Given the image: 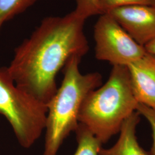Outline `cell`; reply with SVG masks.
<instances>
[{"label":"cell","instance_id":"cell-11","mask_svg":"<svg viewBox=\"0 0 155 155\" xmlns=\"http://www.w3.org/2000/svg\"><path fill=\"white\" fill-rule=\"evenodd\" d=\"M98 4L102 15L127 6L144 5L155 6V0H98Z\"/></svg>","mask_w":155,"mask_h":155},{"label":"cell","instance_id":"cell-9","mask_svg":"<svg viewBox=\"0 0 155 155\" xmlns=\"http://www.w3.org/2000/svg\"><path fill=\"white\" fill-rule=\"evenodd\" d=\"M74 132L76 133L78 147L73 155H99L102 144L87 127L79 123Z\"/></svg>","mask_w":155,"mask_h":155},{"label":"cell","instance_id":"cell-13","mask_svg":"<svg viewBox=\"0 0 155 155\" xmlns=\"http://www.w3.org/2000/svg\"><path fill=\"white\" fill-rule=\"evenodd\" d=\"M136 111L139 113L140 115L144 116L150 123L152 129L153 139V143L150 152V155H155V109L144 104L138 103Z\"/></svg>","mask_w":155,"mask_h":155},{"label":"cell","instance_id":"cell-5","mask_svg":"<svg viewBox=\"0 0 155 155\" xmlns=\"http://www.w3.org/2000/svg\"><path fill=\"white\" fill-rule=\"evenodd\" d=\"M97 59L113 66H126L147 53L144 47L136 43L109 13H103L94 25Z\"/></svg>","mask_w":155,"mask_h":155},{"label":"cell","instance_id":"cell-10","mask_svg":"<svg viewBox=\"0 0 155 155\" xmlns=\"http://www.w3.org/2000/svg\"><path fill=\"white\" fill-rule=\"evenodd\" d=\"M40 0H0V33L6 22L26 11Z\"/></svg>","mask_w":155,"mask_h":155},{"label":"cell","instance_id":"cell-7","mask_svg":"<svg viewBox=\"0 0 155 155\" xmlns=\"http://www.w3.org/2000/svg\"><path fill=\"white\" fill-rule=\"evenodd\" d=\"M127 67L137 102L155 109V56L147 52Z\"/></svg>","mask_w":155,"mask_h":155},{"label":"cell","instance_id":"cell-14","mask_svg":"<svg viewBox=\"0 0 155 155\" xmlns=\"http://www.w3.org/2000/svg\"><path fill=\"white\" fill-rule=\"evenodd\" d=\"M144 48L148 53L155 56V39L145 45Z\"/></svg>","mask_w":155,"mask_h":155},{"label":"cell","instance_id":"cell-8","mask_svg":"<svg viewBox=\"0 0 155 155\" xmlns=\"http://www.w3.org/2000/svg\"><path fill=\"white\" fill-rule=\"evenodd\" d=\"M140 114L134 111L122 124L120 136L116 144L109 148H101L99 155H151L138 142L136 127L140 121Z\"/></svg>","mask_w":155,"mask_h":155},{"label":"cell","instance_id":"cell-4","mask_svg":"<svg viewBox=\"0 0 155 155\" xmlns=\"http://www.w3.org/2000/svg\"><path fill=\"white\" fill-rule=\"evenodd\" d=\"M47 105L18 87L7 67L0 68V114L10 124L20 145L31 148L45 130Z\"/></svg>","mask_w":155,"mask_h":155},{"label":"cell","instance_id":"cell-1","mask_svg":"<svg viewBox=\"0 0 155 155\" xmlns=\"http://www.w3.org/2000/svg\"><path fill=\"white\" fill-rule=\"evenodd\" d=\"M86 21L74 11L45 18L30 37L15 50L7 70L17 86L47 105L58 89L56 78L73 56L89 49Z\"/></svg>","mask_w":155,"mask_h":155},{"label":"cell","instance_id":"cell-12","mask_svg":"<svg viewBox=\"0 0 155 155\" xmlns=\"http://www.w3.org/2000/svg\"><path fill=\"white\" fill-rule=\"evenodd\" d=\"M74 12L86 20L90 17L101 15L98 0H76Z\"/></svg>","mask_w":155,"mask_h":155},{"label":"cell","instance_id":"cell-2","mask_svg":"<svg viewBox=\"0 0 155 155\" xmlns=\"http://www.w3.org/2000/svg\"><path fill=\"white\" fill-rule=\"evenodd\" d=\"M126 66H113L106 83L91 91L83 101L78 122L93 133L101 144L120 133L122 124L138 104Z\"/></svg>","mask_w":155,"mask_h":155},{"label":"cell","instance_id":"cell-6","mask_svg":"<svg viewBox=\"0 0 155 155\" xmlns=\"http://www.w3.org/2000/svg\"><path fill=\"white\" fill-rule=\"evenodd\" d=\"M107 13L140 45L144 47L155 39V6H127Z\"/></svg>","mask_w":155,"mask_h":155},{"label":"cell","instance_id":"cell-3","mask_svg":"<svg viewBox=\"0 0 155 155\" xmlns=\"http://www.w3.org/2000/svg\"><path fill=\"white\" fill-rule=\"evenodd\" d=\"M82 58L73 56L66 63L61 86L47 104L45 148L43 155H58L64 141L79 125L78 114L85 98L100 87L99 72L82 74L79 70Z\"/></svg>","mask_w":155,"mask_h":155}]
</instances>
